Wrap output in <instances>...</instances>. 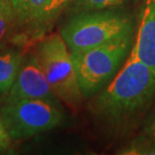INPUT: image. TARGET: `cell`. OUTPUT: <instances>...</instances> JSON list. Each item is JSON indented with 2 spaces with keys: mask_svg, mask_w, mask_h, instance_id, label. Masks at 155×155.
I'll return each instance as SVG.
<instances>
[{
  "mask_svg": "<svg viewBox=\"0 0 155 155\" xmlns=\"http://www.w3.org/2000/svg\"><path fill=\"white\" fill-rule=\"evenodd\" d=\"M72 0H54L51 8V15L52 20H54L60 15L67 6H69Z\"/></svg>",
  "mask_w": 155,
  "mask_h": 155,
  "instance_id": "5bb4252c",
  "label": "cell"
},
{
  "mask_svg": "<svg viewBox=\"0 0 155 155\" xmlns=\"http://www.w3.org/2000/svg\"><path fill=\"white\" fill-rule=\"evenodd\" d=\"M131 54L155 72V0H141Z\"/></svg>",
  "mask_w": 155,
  "mask_h": 155,
  "instance_id": "52a82bcc",
  "label": "cell"
},
{
  "mask_svg": "<svg viewBox=\"0 0 155 155\" xmlns=\"http://www.w3.org/2000/svg\"><path fill=\"white\" fill-rule=\"evenodd\" d=\"M18 27L9 0H0V49L10 41Z\"/></svg>",
  "mask_w": 155,
  "mask_h": 155,
  "instance_id": "30bf717a",
  "label": "cell"
},
{
  "mask_svg": "<svg viewBox=\"0 0 155 155\" xmlns=\"http://www.w3.org/2000/svg\"><path fill=\"white\" fill-rule=\"evenodd\" d=\"M155 98V72L131 52L112 81L93 97L91 112L113 128H124Z\"/></svg>",
  "mask_w": 155,
  "mask_h": 155,
  "instance_id": "6da1fadb",
  "label": "cell"
},
{
  "mask_svg": "<svg viewBox=\"0 0 155 155\" xmlns=\"http://www.w3.org/2000/svg\"><path fill=\"white\" fill-rule=\"evenodd\" d=\"M35 52L51 91L58 101L72 111H78L83 102L70 48L60 33L43 36Z\"/></svg>",
  "mask_w": 155,
  "mask_h": 155,
  "instance_id": "277c9868",
  "label": "cell"
},
{
  "mask_svg": "<svg viewBox=\"0 0 155 155\" xmlns=\"http://www.w3.org/2000/svg\"><path fill=\"white\" fill-rule=\"evenodd\" d=\"M122 155H155V140L141 135L130 141L125 147L119 150Z\"/></svg>",
  "mask_w": 155,
  "mask_h": 155,
  "instance_id": "7c38bea8",
  "label": "cell"
},
{
  "mask_svg": "<svg viewBox=\"0 0 155 155\" xmlns=\"http://www.w3.org/2000/svg\"><path fill=\"white\" fill-rule=\"evenodd\" d=\"M25 51L16 45L0 49V94L11 89L25 55Z\"/></svg>",
  "mask_w": 155,
  "mask_h": 155,
  "instance_id": "9c48e42d",
  "label": "cell"
},
{
  "mask_svg": "<svg viewBox=\"0 0 155 155\" xmlns=\"http://www.w3.org/2000/svg\"><path fill=\"white\" fill-rule=\"evenodd\" d=\"M142 135H145L155 140V110L147 118L146 122L143 126Z\"/></svg>",
  "mask_w": 155,
  "mask_h": 155,
  "instance_id": "4fadbf2b",
  "label": "cell"
},
{
  "mask_svg": "<svg viewBox=\"0 0 155 155\" xmlns=\"http://www.w3.org/2000/svg\"><path fill=\"white\" fill-rule=\"evenodd\" d=\"M0 117L11 140H21L46 132L63 124L61 104L43 99L5 102Z\"/></svg>",
  "mask_w": 155,
  "mask_h": 155,
  "instance_id": "5b68a950",
  "label": "cell"
},
{
  "mask_svg": "<svg viewBox=\"0 0 155 155\" xmlns=\"http://www.w3.org/2000/svg\"><path fill=\"white\" fill-rule=\"evenodd\" d=\"M134 33V17L120 7L73 13L60 31L71 51L107 45Z\"/></svg>",
  "mask_w": 155,
  "mask_h": 155,
  "instance_id": "7a4b0ae2",
  "label": "cell"
},
{
  "mask_svg": "<svg viewBox=\"0 0 155 155\" xmlns=\"http://www.w3.org/2000/svg\"><path fill=\"white\" fill-rule=\"evenodd\" d=\"M134 35L96 48L71 51L84 99L93 98L109 84L131 52Z\"/></svg>",
  "mask_w": 155,
  "mask_h": 155,
  "instance_id": "3957f363",
  "label": "cell"
},
{
  "mask_svg": "<svg viewBox=\"0 0 155 155\" xmlns=\"http://www.w3.org/2000/svg\"><path fill=\"white\" fill-rule=\"evenodd\" d=\"M10 142H11V139L9 137L4 125H3L1 117H0V150L7 149Z\"/></svg>",
  "mask_w": 155,
  "mask_h": 155,
  "instance_id": "9a60e30c",
  "label": "cell"
},
{
  "mask_svg": "<svg viewBox=\"0 0 155 155\" xmlns=\"http://www.w3.org/2000/svg\"><path fill=\"white\" fill-rule=\"evenodd\" d=\"M18 27L41 33L52 21L51 8L54 0H9Z\"/></svg>",
  "mask_w": 155,
  "mask_h": 155,
  "instance_id": "ba28073f",
  "label": "cell"
},
{
  "mask_svg": "<svg viewBox=\"0 0 155 155\" xmlns=\"http://www.w3.org/2000/svg\"><path fill=\"white\" fill-rule=\"evenodd\" d=\"M137 0H72L69 4L72 13L81 11L118 8Z\"/></svg>",
  "mask_w": 155,
  "mask_h": 155,
  "instance_id": "8fae6325",
  "label": "cell"
},
{
  "mask_svg": "<svg viewBox=\"0 0 155 155\" xmlns=\"http://www.w3.org/2000/svg\"><path fill=\"white\" fill-rule=\"evenodd\" d=\"M23 99H43L60 103L51 91L35 51L26 52L5 102Z\"/></svg>",
  "mask_w": 155,
  "mask_h": 155,
  "instance_id": "8992f818",
  "label": "cell"
}]
</instances>
